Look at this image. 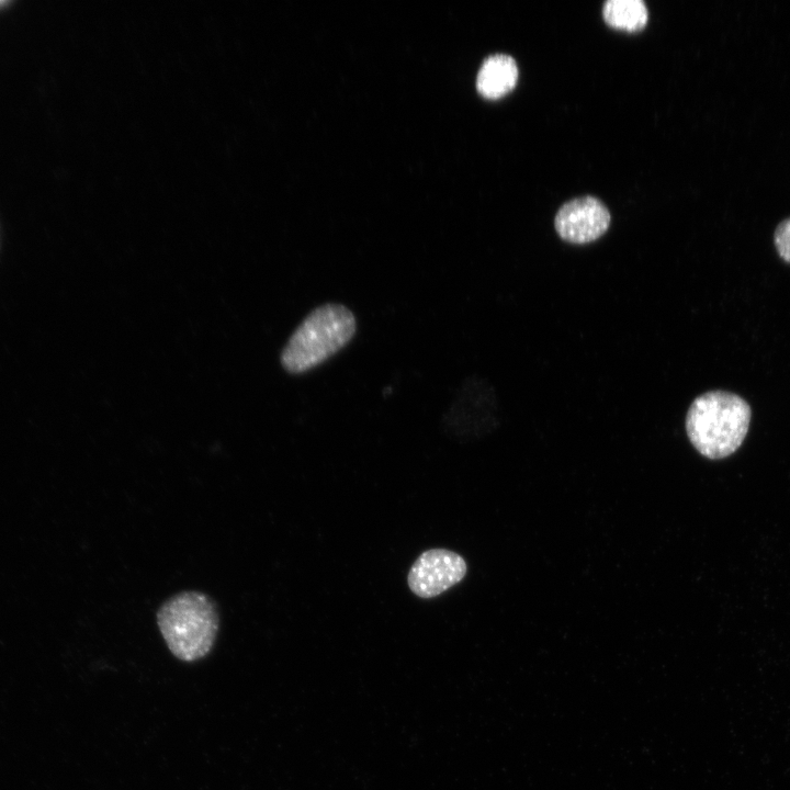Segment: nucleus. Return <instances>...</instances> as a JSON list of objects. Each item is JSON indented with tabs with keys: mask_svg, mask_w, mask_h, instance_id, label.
<instances>
[{
	"mask_svg": "<svg viewBox=\"0 0 790 790\" xmlns=\"http://www.w3.org/2000/svg\"><path fill=\"white\" fill-rule=\"evenodd\" d=\"M751 417V407L741 396L726 391H710L691 403L686 415V432L702 456L720 460L742 445Z\"/></svg>",
	"mask_w": 790,
	"mask_h": 790,
	"instance_id": "f257e3e1",
	"label": "nucleus"
},
{
	"mask_svg": "<svg viewBox=\"0 0 790 790\" xmlns=\"http://www.w3.org/2000/svg\"><path fill=\"white\" fill-rule=\"evenodd\" d=\"M356 332L357 318L349 307L340 303L319 305L291 335L281 363L289 373L307 372L342 350Z\"/></svg>",
	"mask_w": 790,
	"mask_h": 790,
	"instance_id": "f03ea898",
	"label": "nucleus"
},
{
	"mask_svg": "<svg viewBox=\"0 0 790 790\" xmlns=\"http://www.w3.org/2000/svg\"><path fill=\"white\" fill-rule=\"evenodd\" d=\"M160 633L170 652L180 661L195 662L212 650L219 625L215 602L196 590L179 592L157 612Z\"/></svg>",
	"mask_w": 790,
	"mask_h": 790,
	"instance_id": "7ed1b4c3",
	"label": "nucleus"
},
{
	"mask_svg": "<svg viewBox=\"0 0 790 790\" xmlns=\"http://www.w3.org/2000/svg\"><path fill=\"white\" fill-rule=\"evenodd\" d=\"M466 568L464 558L458 553L431 549L421 553L411 565L408 586L418 597L432 598L461 582Z\"/></svg>",
	"mask_w": 790,
	"mask_h": 790,
	"instance_id": "20e7f679",
	"label": "nucleus"
},
{
	"mask_svg": "<svg viewBox=\"0 0 790 790\" xmlns=\"http://www.w3.org/2000/svg\"><path fill=\"white\" fill-rule=\"evenodd\" d=\"M606 205L594 196H582L566 202L554 218L558 236L571 244H588L601 237L610 225Z\"/></svg>",
	"mask_w": 790,
	"mask_h": 790,
	"instance_id": "39448f33",
	"label": "nucleus"
},
{
	"mask_svg": "<svg viewBox=\"0 0 790 790\" xmlns=\"http://www.w3.org/2000/svg\"><path fill=\"white\" fill-rule=\"evenodd\" d=\"M518 75L517 64L511 56L495 54L484 60L476 87L483 97L498 99L515 88Z\"/></svg>",
	"mask_w": 790,
	"mask_h": 790,
	"instance_id": "423d86ee",
	"label": "nucleus"
},
{
	"mask_svg": "<svg viewBox=\"0 0 790 790\" xmlns=\"http://www.w3.org/2000/svg\"><path fill=\"white\" fill-rule=\"evenodd\" d=\"M602 16L614 29L634 32L645 26L648 12L642 0H608L602 8Z\"/></svg>",
	"mask_w": 790,
	"mask_h": 790,
	"instance_id": "0eeeda50",
	"label": "nucleus"
},
{
	"mask_svg": "<svg viewBox=\"0 0 790 790\" xmlns=\"http://www.w3.org/2000/svg\"><path fill=\"white\" fill-rule=\"evenodd\" d=\"M774 242L780 258L790 263V216L777 225Z\"/></svg>",
	"mask_w": 790,
	"mask_h": 790,
	"instance_id": "6e6552de",
	"label": "nucleus"
},
{
	"mask_svg": "<svg viewBox=\"0 0 790 790\" xmlns=\"http://www.w3.org/2000/svg\"><path fill=\"white\" fill-rule=\"evenodd\" d=\"M7 3H8V1L0 0V5H3V4H7Z\"/></svg>",
	"mask_w": 790,
	"mask_h": 790,
	"instance_id": "1a4fd4ad",
	"label": "nucleus"
}]
</instances>
